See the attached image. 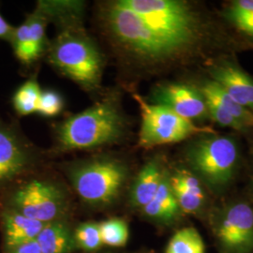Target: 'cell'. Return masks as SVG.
Returning <instances> with one entry per match:
<instances>
[{
  "instance_id": "obj_1",
  "label": "cell",
  "mask_w": 253,
  "mask_h": 253,
  "mask_svg": "<svg viewBox=\"0 0 253 253\" xmlns=\"http://www.w3.org/2000/svg\"><path fill=\"white\" fill-rule=\"evenodd\" d=\"M127 124L118 93H110L79 114L65 119L55 129L58 152L92 150L121 142Z\"/></svg>"
},
{
  "instance_id": "obj_2",
  "label": "cell",
  "mask_w": 253,
  "mask_h": 253,
  "mask_svg": "<svg viewBox=\"0 0 253 253\" xmlns=\"http://www.w3.org/2000/svg\"><path fill=\"white\" fill-rule=\"evenodd\" d=\"M183 158L186 167L216 195L231 188L243 163L238 138L216 131L192 137L184 147Z\"/></svg>"
},
{
  "instance_id": "obj_3",
  "label": "cell",
  "mask_w": 253,
  "mask_h": 253,
  "mask_svg": "<svg viewBox=\"0 0 253 253\" xmlns=\"http://www.w3.org/2000/svg\"><path fill=\"white\" fill-rule=\"evenodd\" d=\"M79 16L61 22L62 29L48 49L54 69L88 92L98 90L102 81L104 56L83 28Z\"/></svg>"
},
{
  "instance_id": "obj_4",
  "label": "cell",
  "mask_w": 253,
  "mask_h": 253,
  "mask_svg": "<svg viewBox=\"0 0 253 253\" xmlns=\"http://www.w3.org/2000/svg\"><path fill=\"white\" fill-rule=\"evenodd\" d=\"M133 98L141 111L142 121L138 145L142 148L151 149L161 145L176 144L194 136L215 131L210 126L195 124L181 118L170 109L152 104L138 93H133Z\"/></svg>"
},
{
  "instance_id": "obj_5",
  "label": "cell",
  "mask_w": 253,
  "mask_h": 253,
  "mask_svg": "<svg viewBox=\"0 0 253 253\" xmlns=\"http://www.w3.org/2000/svg\"><path fill=\"white\" fill-rule=\"evenodd\" d=\"M127 169L111 158L93 159L75 165L70 177L73 188L85 203L106 206L118 199L126 183Z\"/></svg>"
},
{
  "instance_id": "obj_6",
  "label": "cell",
  "mask_w": 253,
  "mask_h": 253,
  "mask_svg": "<svg viewBox=\"0 0 253 253\" xmlns=\"http://www.w3.org/2000/svg\"><path fill=\"white\" fill-rule=\"evenodd\" d=\"M210 221L219 253H253L252 200H229L211 211Z\"/></svg>"
},
{
  "instance_id": "obj_7",
  "label": "cell",
  "mask_w": 253,
  "mask_h": 253,
  "mask_svg": "<svg viewBox=\"0 0 253 253\" xmlns=\"http://www.w3.org/2000/svg\"><path fill=\"white\" fill-rule=\"evenodd\" d=\"M66 207L67 200L63 190L49 181H29L11 196L12 209L45 224L56 221Z\"/></svg>"
},
{
  "instance_id": "obj_8",
  "label": "cell",
  "mask_w": 253,
  "mask_h": 253,
  "mask_svg": "<svg viewBox=\"0 0 253 253\" xmlns=\"http://www.w3.org/2000/svg\"><path fill=\"white\" fill-rule=\"evenodd\" d=\"M148 102L172 110L181 118L199 125L211 121L208 103L198 87L190 81H165L155 84Z\"/></svg>"
},
{
  "instance_id": "obj_9",
  "label": "cell",
  "mask_w": 253,
  "mask_h": 253,
  "mask_svg": "<svg viewBox=\"0 0 253 253\" xmlns=\"http://www.w3.org/2000/svg\"><path fill=\"white\" fill-rule=\"evenodd\" d=\"M201 73L216 82L234 100L253 113V77L239 65L236 54L211 60Z\"/></svg>"
},
{
  "instance_id": "obj_10",
  "label": "cell",
  "mask_w": 253,
  "mask_h": 253,
  "mask_svg": "<svg viewBox=\"0 0 253 253\" xmlns=\"http://www.w3.org/2000/svg\"><path fill=\"white\" fill-rule=\"evenodd\" d=\"M169 183L181 212L190 215L202 213L208 206L207 188L203 182L185 167L168 171Z\"/></svg>"
},
{
  "instance_id": "obj_11",
  "label": "cell",
  "mask_w": 253,
  "mask_h": 253,
  "mask_svg": "<svg viewBox=\"0 0 253 253\" xmlns=\"http://www.w3.org/2000/svg\"><path fill=\"white\" fill-rule=\"evenodd\" d=\"M29 148L10 127L0 121V184L12 180L27 170Z\"/></svg>"
},
{
  "instance_id": "obj_12",
  "label": "cell",
  "mask_w": 253,
  "mask_h": 253,
  "mask_svg": "<svg viewBox=\"0 0 253 253\" xmlns=\"http://www.w3.org/2000/svg\"><path fill=\"white\" fill-rule=\"evenodd\" d=\"M190 81L198 87L207 102L217 106L223 113L235 118L249 131H253V112L237 103L216 82L208 77H199Z\"/></svg>"
},
{
  "instance_id": "obj_13",
  "label": "cell",
  "mask_w": 253,
  "mask_h": 253,
  "mask_svg": "<svg viewBox=\"0 0 253 253\" xmlns=\"http://www.w3.org/2000/svg\"><path fill=\"white\" fill-rule=\"evenodd\" d=\"M166 170L162 157H155L145 163L130 190V203L134 208L143 209L153 199Z\"/></svg>"
},
{
  "instance_id": "obj_14",
  "label": "cell",
  "mask_w": 253,
  "mask_h": 253,
  "mask_svg": "<svg viewBox=\"0 0 253 253\" xmlns=\"http://www.w3.org/2000/svg\"><path fill=\"white\" fill-rule=\"evenodd\" d=\"M5 244L8 249L36 240L37 236L45 223L26 217L16 210L9 208L1 214Z\"/></svg>"
},
{
  "instance_id": "obj_15",
  "label": "cell",
  "mask_w": 253,
  "mask_h": 253,
  "mask_svg": "<svg viewBox=\"0 0 253 253\" xmlns=\"http://www.w3.org/2000/svg\"><path fill=\"white\" fill-rule=\"evenodd\" d=\"M142 210L146 217L161 222H171L182 213L169 183L168 170H166L153 199Z\"/></svg>"
},
{
  "instance_id": "obj_16",
  "label": "cell",
  "mask_w": 253,
  "mask_h": 253,
  "mask_svg": "<svg viewBox=\"0 0 253 253\" xmlns=\"http://www.w3.org/2000/svg\"><path fill=\"white\" fill-rule=\"evenodd\" d=\"M219 13L239 36L253 44V0L229 1Z\"/></svg>"
},
{
  "instance_id": "obj_17",
  "label": "cell",
  "mask_w": 253,
  "mask_h": 253,
  "mask_svg": "<svg viewBox=\"0 0 253 253\" xmlns=\"http://www.w3.org/2000/svg\"><path fill=\"white\" fill-rule=\"evenodd\" d=\"M36 242L42 253H71L75 245L68 227L59 221L46 223Z\"/></svg>"
},
{
  "instance_id": "obj_18",
  "label": "cell",
  "mask_w": 253,
  "mask_h": 253,
  "mask_svg": "<svg viewBox=\"0 0 253 253\" xmlns=\"http://www.w3.org/2000/svg\"><path fill=\"white\" fill-rule=\"evenodd\" d=\"M165 253H205V243L195 228L185 227L173 235Z\"/></svg>"
},
{
  "instance_id": "obj_19",
  "label": "cell",
  "mask_w": 253,
  "mask_h": 253,
  "mask_svg": "<svg viewBox=\"0 0 253 253\" xmlns=\"http://www.w3.org/2000/svg\"><path fill=\"white\" fill-rule=\"evenodd\" d=\"M42 94L36 78L24 83L13 96V106L19 116H28L36 113Z\"/></svg>"
},
{
  "instance_id": "obj_20",
  "label": "cell",
  "mask_w": 253,
  "mask_h": 253,
  "mask_svg": "<svg viewBox=\"0 0 253 253\" xmlns=\"http://www.w3.org/2000/svg\"><path fill=\"white\" fill-rule=\"evenodd\" d=\"M102 244L109 247H124L128 239V227L121 218H110L100 224Z\"/></svg>"
},
{
  "instance_id": "obj_21",
  "label": "cell",
  "mask_w": 253,
  "mask_h": 253,
  "mask_svg": "<svg viewBox=\"0 0 253 253\" xmlns=\"http://www.w3.org/2000/svg\"><path fill=\"white\" fill-rule=\"evenodd\" d=\"M74 244L82 250L93 252L102 246L100 237V224L86 222L78 227L74 233Z\"/></svg>"
},
{
  "instance_id": "obj_22",
  "label": "cell",
  "mask_w": 253,
  "mask_h": 253,
  "mask_svg": "<svg viewBox=\"0 0 253 253\" xmlns=\"http://www.w3.org/2000/svg\"><path fill=\"white\" fill-rule=\"evenodd\" d=\"M11 44L13 46L14 53L21 62L29 64L35 60L31 50L29 25L27 19H26V21L22 25L15 28Z\"/></svg>"
},
{
  "instance_id": "obj_23",
  "label": "cell",
  "mask_w": 253,
  "mask_h": 253,
  "mask_svg": "<svg viewBox=\"0 0 253 253\" xmlns=\"http://www.w3.org/2000/svg\"><path fill=\"white\" fill-rule=\"evenodd\" d=\"M61 95L54 90L42 91L37 113L45 118H54L63 110Z\"/></svg>"
},
{
  "instance_id": "obj_24",
  "label": "cell",
  "mask_w": 253,
  "mask_h": 253,
  "mask_svg": "<svg viewBox=\"0 0 253 253\" xmlns=\"http://www.w3.org/2000/svg\"><path fill=\"white\" fill-rule=\"evenodd\" d=\"M248 141V162L250 165V190H251V198L253 202V130L245 134Z\"/></svg>"
},
{
  "instance_id": "obj_25",
  "label": "cell",
  "mask_w": 253,
  "mask_h": 253,
  "mask_svg": "<svg viewBox=\"0 0 253 253\" xmlns=\"http://www.w3.org/2000/svg\"><path fill=\"white\" fill-rule=\"evenodd\" d=\"M8 253H42L36 240L9 249Z\"/></svg>"
},
{
  "instance_id": "obj_26",
  "label": "cell",
  "mask_w": 253,
  "mask_h": 253,
  "mask_svg": "<svg viewBox=\"0 0 253 253\" xmlns=\"http://www.w3.org/2000/svg\"><path fill=\"white\" fill-rule=\"evenodd\" d=\"M14 31H15V28L11 27L0 14V39L11 42Z\"/></svg>"
}]
</instances>
